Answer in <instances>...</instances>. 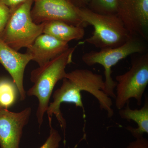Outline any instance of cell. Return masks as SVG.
Segmentation results:
<instances>
[{
	"mask_svg": "<svg viewBox=\"0 0 148 148\" xmlns=\"http://www.w3.org/2000/svg\"><path fill=\"white\" fill-rule=\"evenodd\" d=\"M50 132L49 135L44 144L40 148H58L62 138L58 130L53 128L51 120H49Z\"/></svg>",
	"mask_w": 148,
	"mask_h": 148,
	"instance_id": "obj_16",
	"label": "cell"
},
{
	"mask_svg": "<svg viewBox=\"0 0 148 148\" xmlns=\"http://www.w3.org/2000/svg\"><path fill=\"white\" fill-rule=\"evenodd\" d=\"M69 48L68 43L42 34L27 48V53L31 56L32 61L36 62L40 67L60 55Z\"/></svg>",
	"mask_w": 148,
	"mask_h": 148,
	"instance_id": "obj_11",
	"label": "cell"
},
{
	"mask_svg": "<svg viewBox=\"0 0 148 148\" xmlns=\"http://www.w3.org/2000/svg\"><path fill=\"white\" fill-rule=\"evenodd\" d=\"M61 87L53 92V101L49 103L46 111L49 120L55 116L64 133L66 132V120L61 113L63 103L74 104L84 109L81 92L85 91L93 95L99 103L101 110L106 111L108 117L113 116L112 99L103 91L104 80L102 75L88 69H76L66 73Z\"/></svg>",
	"mask_w": 148,
	"mask_h": 148,
	"instance_id": "obj_1",
	"label": "cell"
},
{
	"mask_svg": "<svg viewBox=\"0 0 148 148\" xmlns=\"http://www.w3.org/2000/svg\"><path fill=\"white\" fill-rule=\"evenodd\" d=\"M29 0H0V3L7 6L10 9L13 8Z\"/></svg>",
	"mask_w": 148,
	"mask_h": 148,
	"instance_id": "obj_19",
	"label": "cell"
},
{
	"mask_svg": "<svg viewBox=\"0 0 148 148\" xmlns=\"http://www.w3.org/2000/svg\"><path fill=\"white\" fill-rule=\"evenodd\" d=\"M2 108H2L1 107V106H0V110H1V109Z\"/></svg>",
	"mask_w": 148,
	"mask_h": 148,
	"instance_id": "obj_21",
	"label": "cell"
},
{
	"mask_svg": "<svg viewBox=\"0 0 148 148\" xmlns=\"http://www.w3.org/2000/svg\"><path fill=\"white\" fill-rule=\"evenodd\" d=\"M76 47H69L60 55L31 72L30 79L34 84L26 94L36 96L38 100L36 117L40 126L43 122L53 88L59 81L65 77L66 66L72 63Z\"/></svg>",
	"mask_w": 148,
	"mask_h": 148,
	"instance_id": "obj_2",
	"label": "cell"
},
{
	"mask_svg": "<svg viewBox=\"0 0 148 148\" xmlns=\"http://www.w3.org/2000/svg\"><path fill=\"white\" fill-rule=\"evenodd\" d=\"M131 36L148 38V0H119L117 12Z\"/></svg>",
	"mask_w": 148,
	"mask_h": 148,
	"instance_id": "obj_8",
	"label": "cell"
},
{
	"mask_svg": "<svg viewBox=\"0 0 148 148\" xmlns=\"http://www.w3.org/2000/svg\"><path fill=\"white\" fill-rule=\"evenodd\" d=\"M73 5L74 6L77 8H86L89 5L91 0H69Z\"/></svg>",
	"mask_w": 148,
	"mask_h": 148,
	"instance_id": "obj_20",
	"label": "cell"
},
{
	"mask_svg": "<svg viewBox=\"0 0 148 148\" xmlns=\"http://www.w3.org/2000/svg\"><path fill=\"white\" fill-rule=\"evenodd\" d=\"M32 113L31 108L18 112L2 108L0 110L1 148H19L24 127Z\"/></svg>",
	"mask_w": 148,
	"mask_h": 148,
	"instance_id": "obj_9",
	"label": "cell"
},
{
	"mask_svg": "<svg viewBox=\"0 0 148 148\" xmlns=\"http://www.w3.org/2000/svg\"><path fill=\"white\" fill-rule=\"evenodd\" d=\"M84 27L73 26L59 21L45 22L43 34L68 43L73 40L82 39L85 35Z\"/></svg>",
	"mask_w": 148,
	"mask_h": 148,
	"instance_id": "obj_13",
	"label": "cell"
},
{
	"mask_svg": "<svg viewBox=\"0 0 148 148\" xmlns=\"http://www.w3.org/2000/svg\"><path fill=\"white\" fill-rule=\"evenodd\" d=\"M11 10L7 6L0 3V34L6 26L10 16Z\"/></svg>",
	"mask_w": 148,
	"mask_h": 148,
	"instance_id": "obj_17",
	"label": "cell"
},
{
	"mask_svg": "<svg viewBox=\"0 0 148 148\" xmlns=\"http://www.w3.org/2000/svg\"><path fill=\"white\" fill-rule=\"evenodd\" d=\"M130 102L124 108L119 110V114L121 119L127 121H133L137 124L135 128L128 126L126 129L135 139L143 137V135L148 133V99L146 97L144 106L141 109L132 110L129 106Z\"/></svg>",
	"mask_w": 148,
	"mask_h": 148,
	"instance_id": "obj_12",
	"label": "cell"
},
{
	"mask_svg": "<svg viewBox=\"0 0 148 148\" xmlns=\"http://www.w3.org/2000/svg\"><path fill=\"white\" fill-rule=\"evenodd\" d=\"M76 11L83 22L93 27L92 36L86 41L96 47L101 49L117 47L132 37L116 14H101L87 7L76 8Z\"/></svg>",
	"mask_w": 148,
	"mask_h": 148,
	"instance_id": "obj_3",
	"label": "cell"
},
{
	"mask_svg": "<svg viewBox=\"0 0 148 148\" xmlns=\"http://www.w3.org/2000/svg\"><path fill=\"white\" fill-rule=\"evenodd\" d=\"M145 41L138 37L132 36L120 46L103 49L99 51H92L83 55L82 61L87 66L98 64L104 68L105 86L103 91L111 98H115V89L116 84L112 77V68L129 56L147 52Z\"/></svg>",
	"mask_w": 148,
	"mask_h": 148,
	"instance_id": "obj_5",
	"label": "cell"
},
{
	"mask_svg": "<svg viewBox=\"0 0 148 148\" xmlns=\"http://www.w3.org/2000/svg\"><path fill=\"white\" fill-rule=\"evenodd\" d=\"M115 106L121 110L130 100L135 99L138 106L142 99L148 84V53L134 59L131 68L124 74L116 77Z\"/></svg>",
	"mask_w": 148,
	"mask_h": 148,
	"instance_id": "obj_6",
	"label": "cell"
},
{
	"mask_svg": "<svg viewBox=\"0 0 148 148\" xmlns=\"http://www.w3.org/2000/svg\"><path fill=\"white\" fill-rule=\"evenodd\" d=\"M33 1L34 5L31 10V16L36 24L59 21L73 26H87L79 16L76 8L69 0Z\"/></svg>",
	"mask_w": 148,
	"mask_h": 148,
	"instance_id": "obj_7",
	"label": "cell"
},
{
	"mask_svg": "<svg viewBox=\"0 0 148 148\" xmlns=\"http://www.w3.org/2000/svg\"><path fill=\"white\" fill-rule=\"evenodd\" d=\"M33 0H29L10 9L6 26L0 34V38L14 50L29 47L37 37L43 34L45 23L37 24L31 16Z\"/></svg>",
	"mask_w": 148,
	"mask_h": 148,
	"instance_id": "obj_4",
	"label": "cell"
},
{
	"mask_svg": "<svg viewBox=\"0 0 148 148\" xmlns=\"http://www.w3.org/2000/svg\"><path fill=\"white\" fill-rule=\"evenodd\" d=\"M18 90L12 79L3 78L0 79V106L8 109L16 102Z\"/></svg>",
	"mask_w": 148,
	"mask_h": 148,
	"instance_id": "obj_14",
	"label": "cell"
},
{
	"mask_svg": "<svg viewBox=\"0 0 148 148\" xmlns=\"http://www.w3.org/2000/svg\"><path fill=\"white\" fill-rule=\"evenodd\" d=\"M125 148H148V140L144 137L136 139Z\"/></svg>",
	"mask_w": 148,
	"mask_h": 148,
	"instance_id": "obj_18",
	"label": "cell"
},
{
	"mask_svg": "<svg viewBox=\"0 0 148 148\" xmlns=\"http://www.w3.org/2000/svg\"><path fill=\"white\" fill-rule=\"evenodd\" d=\"M31 61L32 57L29 53H19L0 38V64L10 74L17 86L20 100L22 101L26 98L24 86V71L26 66Z\"/></svg>",
	"mask_w": 148,
	"mask_h": 148,
	"instance_id": "obj_10",
	"label": "cell"
},
{
	"mask_svg": "<svg viewBox=\"0 0 148 148\" xmlns=\"http://www.w3.org/2000/svg\"><path fill=\"white\" fill-rule=\"evenodd\" d=\"M119 0H91L90 10L103 14H116Z\"/></svg>",
	"mask_w": 148,
	"mask_h": 148,
	"instance_id": "obj_15",
	"label": "cell"
}]
</instances>
